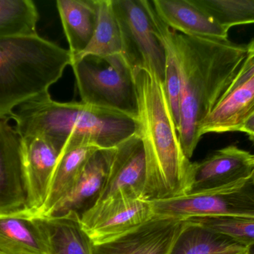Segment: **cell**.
<instances>
[{"label": "cell", "instance_id": "1", "mask_svg": "<svg viewBox=\"0 0 254 254\" xmlns=\"http://www.w3.org/2000/svg\"><path fill=\"white\" fill-rule=\"evenodd\" d=\"M180 63L179 140L190 160L199 143L201 122L223 98L247 55L246 45L191 37L173 31Z\"/></svg>", "mask_w": 254, "mask_h": 254}, {"label": "cell", "instance_id": "27", "mask_svg": "<svg viewBox=\"0 0 254 254\" xmlns=\"http://www.w3.org/2000/svg\"><path fill=\"white\" fill-rule=\"evenodd\" d=\"M247 46V55L246 60L239 72L238 75L236 77L235 80L227 91L223 98L226 97L228 94L231 93L234 89H237L241 85H244L248 81L250 80L254 76V39L252 40ZM222 98V99H223Z\"/></svg>", "mask_w": 254, "mask_h": 254}, {"label": "cell", "instance_id": "28", "mask_svg": "<svg viewBox=\"0 0 254 254\" xmlns=\"http://www.w3.org/2000/svg\"><path fill=\"white\" fill-rule=\"evenodd\" d=\"M240 131L247 134L254 143V113L245 122L244 125L240 128Z\"/></svg>", "mask_w": 254, "mask_h": 254}, {"label": "cell", "instance_id": "12", "mask_svg": "<svg viewBox=\"0 0 254 254\" xmlns=\"http://www.w3.org/2000/svg\"><path fill=\"white\" fill-rule=\"evenodd\" d=\"M254 177V155L229 146L192 163L189 192L216 190Z\"/></svg>", "mask_w": 254, "mask_h": 254}, {"label": "cell", "instance_id": "11", "mask_svg": "<svg viewBox=\"0 0 254 254\" xmlns=\"http://www.w3.org/2000/svg\"><path fill=\"white\" fill-rule=\"evenodd\" d=\"M9 118H0V216L28 211L21 137Z\"/></svg>", "mask_w": 254, "mask_h": 254}, {"label": "cell", "instance_id": "29", "mask_svg": "<svg viewBox=\"0 0 254 254\" xmlns=\"http://www.w3.org/2000/svg\"><path fill=\"white\" fill-rule=\"evenodd\" d=\"M247 254H254V245L248 247Z\"/></svg>", "mask_w": 254, "mask_h": 254}, {"label": "cell", "instance_id": "20", "mask_svg": "<svg viewBox=\"0 0 254 254\" xmlns=\"http://www.w3.org/2000/svg\"><path fill=\"white\" fill-rule=\"evenodd\" d=\"M37 217L47 237L51 254H93V243L78 215Z\"/></svg>", "mask_w": 254, "mask_h": 254}, {"label": "cell", "instance_id": "18", "mask_svg": "<svg viewBox=\"0 0 254 254\" xmlns=\"http://www.w3.org/2000/svg\"><path fill=\"white\" fill-rule=\"evenodd\" d=\"M100 148L90 143H71L63 149L52 176L47 199L37 216H47L68 193L91 157Z\"/></svg>", "mask_w": 254, "mask_h": 254}, {"label": "cell", "instance_id": "25", "mask_svg": "<svg viewBox=\"0 0 254 254\" xmlns=\"http://www.w3.org/2000/svg\"><path fill=\"white\" fill-rule=\"evenodd\" d=\"M212 18L228 30L254 24V0H195Z\"/></svg>", "mask_w": 254, "mask_h": 254}, {"label": "cell", "instance_id": "10", "mask_svg": "<svg viewBox=\"0 0 254 254\" xmlns=\"http://www.w3.org/2000/svg\"><path fill=\"white\" fill-rule=\"evenodd\" d=\"M185 220L154 216L143 225L101 244L93 254H170Z\"/></svg>", "mask_w": 254, "mask_h": 254}, {"label": "cell", "instance_id": "3", "mask_svg": "<svg viewBox=\"0 0 254 254\" xmlns=\"http://www.w3.org/2000/svg\"><path fill=\"white\" fill-rule=\"evenodd\" d=\"M20 137L37 136L61 154L71 143L114 149L139 132L136 119L83 102H59L46 93L18 107L10 116Z\"/></svg>", "mask_w": 254, "mask_h": 254}, {"label": "cell", "instance_id": "30", "mask_svg": "<svg viewBox=\"0 0 254 254\" xmlns=\"http://www.w3.org/2000/svg\"><path fill=\"white\" fill-rule=\"evenodd\" d=\"M237 254H247V252H243V253Z\"/></svg>", "mask_w": 254, "mask_h": 254}, {"label": "cell", "instance_id": "8", "mask_svg": "<svg viewBox=\"0 0 254 254\" xmlns=\"http://www.w3.org/2000/svg\"><path fill=\"white\" fill-rule=\"evenodd\" d=\"M154 216L152 201L122 196L99 201L81 217L82 226L94 245L114 240Z\"/></svg>", "mask_w": 254, "mask_h": 254}, {"label": "cell", "instance_id": "26", "mask_svg": "<svg viewBox=\"0 0 254 254\" xmlns=\"http://www.w3.org/2000/svg\"><path fill=\"white\" fill-rule=\"evenodd\" d=\"M186 221L225 234L246 247L254 245V214L192 218Z\"/></svg>", "mask_w": 254, "mask_h": 254}, {"label": "cell", "instance_id": "6", "mask_svg": "<svg viewBox=\"0 0 254 254\" xmlns=\"http://www.w3.org/2000/svg\"><path fill=\"white\" fill-rule=\"evenodd\" d=\"M120 28L122 55L133 73L145 70L164 82L165 52L148 0H112Z\"/></svg>", "mask_w": 254, "mask_h": 254}, {"label": "cell", "instance_id": "2", "mask_svg": "<svg viewBox=\"0 0 254 254\" xmlns=\"http://www.w3.org/2000/svg\"><path fill=\"white\" fill-rule=\"evenodd\" d=\"M134 79L146 152L145 196L155 201L188 193L192 163L182 150L164 82L145 70L134 73Z\"/></svg>", "mask_w": 254, "mask_h": 254}, {"label": "cell", "instance_id": "21", "mask_svg": "<svg viewBox=\"0 0 254 254\" xmlns=\"http://www.w3.org/2000/svg\"><path fill=\"white\" fill-rule=\"evenodd\" d=\"M185 221L170 254H237L248 248L225 234Z\"/></svg>", "mask_w": 254, "mask_h": 254}, {"label": "cell", "instance_id": "16", "mask_svg": "<svg viewBox=\"0 0 254 254\" xmlns=\"http://www.w3.org/2000/svg\"><path fill=\"white\" fill-rule=\"evenodd\" d=\"M0 252L51 254L47 237L39 217L29 211L0 216Z\"/></svg>", "mask_w": 254, "mask_h": 254}, {"label": "cell", "instance_id": "13", "mask_svg": "<svg viewBox=\"0 0 254 254\" xmlns=\"http://www.w3.org/2000/svg\"><path fill=\"white\" fill-rule=\"evenodd\" d=\"M24 178L27 192V209L34 216L41 211L60 152L43 137H21Z\"/></svg>", "mask_w": 254, "mask_h": 254}, {"label": "cell", "instance_id": "15", "mask_svg": "<svg viewBox=\"0 0 254 254\" xmlns=\"http://www.w3.org/2000/svg\"><path fill=\"white\" fill-rule=\"evenodd\" d=\"M160 19L173 31L191 37L228 40V31L216 22L195 0H152Z\"/></svg>", "mask_w": 254, "mask_h": 254}, {"label": "cell", "instance_id": "14", "mask_svg": "<svg viewBox=\"0 0 254 254\" xmlns=\"http://www.w3.org/2000/svg\"><path fill=\"white\" fill-rule=\"evenodd\" d=\"M111 149H99L93 154L68 193L47 216L83 215L95 207L101 198L107 181L113 155Z\"/></svg>", "mask_w": 254, "mask_h": 254}, {"label": "cell", "instance_id": "5", "mask_svg": "<svg viewBox=\"0 0 254 254\" xmlns=\"http://www.w3.org/2000/svg\"><path fill=\"white\" fill-rule=\"evenodd\" d=\"M71 67L81 102L119 112L137 121L135 79L123 55L83 57L73 61Z\"/></svg>", "mask_w": 254, "mask_h": 254}, {"label": "cell", "instance_id": "9", "mask_svg": "<svg viewBox=\"0 0 254 254\" xmlns=\"http://www.w3.org/2000/svg\"><path fill=\"white\" fill-rule=\"evenodd\" d=\"M146 152L138 132L114 148L107 181L98 202L122 196L146 198Z\"/></svg>", "mask_w": 254, "mask_h": 254}, {"label": "cell", "instance_id": "4", "mask_svg": "<svg viewBox=\"0 0 254 254\" xmlns=\"http://www.w3.org/2000/svg\"><path fill=\"white\" fill-rule=\"evenodd\" d=\"M71 64L68 49L38 34L0 39V118L49 93Z\"/></svg>", "mask_w": 254, "mask_h": 254}, {"label": "cell", "instance_id": "19", "mask_svg": "<svg viewBox=\"0 0 254 254\" xmlns=\"http://www.w3.org/2000/svg\"><path fill=\"white\" fill-rule=\"evenodd\" d=\"M56 3L72 60L92 40L98 19L97 0H58Z\"/></svg>", "mask_w": 254, "mask_h": 254}, {"label": "cell", "instance_id": "17", "mask_svg": "<svg viewBox=\"0 0 254 254\" xmlns=\"http://www.w3.org/2000/svg\"><path fill=\"white\" fill-rule=\"evenodd\" d=\"M254 113V76L218 103L200 124V137L240 131Z\"/></svg>", "mask_w": 254, "mask_h": 254}, {"label": "cell", "instance_id": "7", "mask_svg": "<svg viewBox=\"0 0 254 254\" xmlns=\"http://www.w3.org/2000/svg\"><path fill=\"white\" fill-rule=\"evenodd\" d=\"M154 216L179 220L254 214V177L225 188L152 201Z\"/></svg>", "mask_w": 254, "mask_h": 254}, {"label": "cell", "instance_id": "22", "mask_svg": "<svg viewBox=\"0 0 254 254\" xmlns=\"http://www.w3.org/2000/svg\"><path fill=\"white\" fill-rule=\"evenodd\" d=\"M98 19L93 36L87 47L71 60L86 56L106 57L122 55V35L112 0H97Z\"/></svg>", "mask_w": 254, "mask_h": 254}, {"label": "cell", "instance_id": "24", "mask_svg": "<svg viewBox=\"0 0 254 254\" xmlns=\"http://www.w3.org/2000/svg\"><path fill=\"white\" fill-rule=\"evenodd\" d=\"M38 20L31 0H0V39L37 34Z\"/></svg>", "mask_w": 254, "mask_h": 254}, {"label": "cell", "instance_id": "23", "mask_svg": "<svg viewBox=\"0 0 254 254\" xmlns=\"http://www.w3.org/2000/svg\"><path fill=\"white\" fill-rule=\"evenodd\" d=\"M151 13L155 24V29L158 37L162 42L165 52V75H164V87L170 104L172 115L179 129L180 123L181 78L180 63L175 44L173 30L169 28L155 12L151 2Z\"/></svg>", "mask_w": 254, "mask_h": 254}]
</instances>
